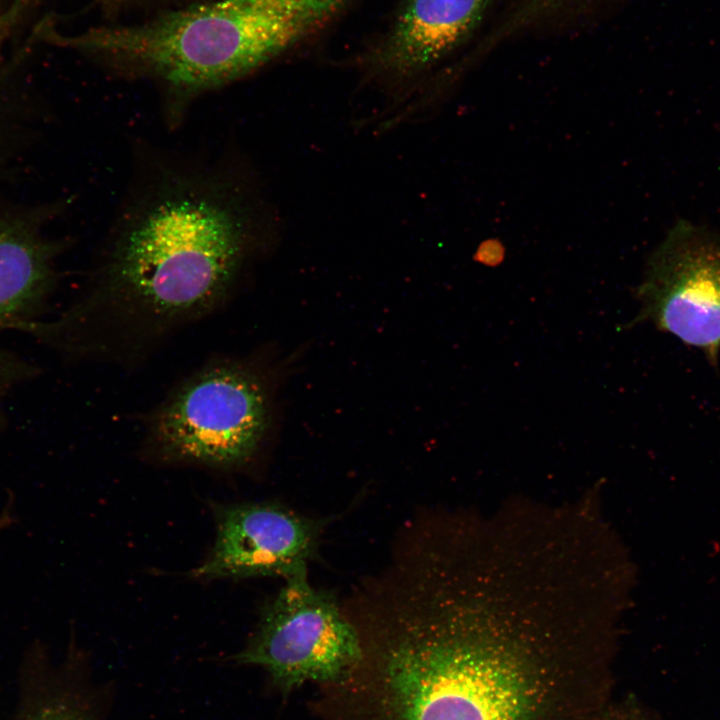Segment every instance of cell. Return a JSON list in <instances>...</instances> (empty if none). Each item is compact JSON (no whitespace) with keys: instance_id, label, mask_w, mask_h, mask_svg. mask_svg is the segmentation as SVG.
<instances>
[{"instance_id":"30bf717a","label":"cell","mask_w":720,"mask_h":720,"mask_svg":"<svg viewBox=\"0 0 720 720\" xmlns=\"http://www.w3.org/2000/svg\"><path fill=\"white\" fill-rule=\"evenodd\" d=\"M8 720H92L81 691L67 670L55 666L40 644L26 653Z\"/></svg>"},{"instance_id":"3957f363","label":"cell","mask_w":720,"mask_h":720,"mask_svg":"<svg viewBox=\"0 0 720 720\" xmlns=\"http://www.w3.org/2000/svg\"><path fill=\"white\" fill-rule=\"evenodd\" d=\"M350 0H219L67 38L135 64L182 93L236 80L321 30Z\"/></svg>"},{"instance_id":"6da1fadb","label":"cell","mask_w":720,"mask_h":720,"mask_svg":"<svg viewBox=\"0 0 720 720\" xmlns=\"http://www.w3.org/2000/svg\"><path fill=\"white\" fill-rule=\"evenodd\" d=\"M223 184L174 183L139 208L35 339L72 360L132 368L222 309L267 242L263 210Z\"/></svg>"},{"instance_id":"9c48e42d","label":"cell","mask_w":720,"mask_h":720,"mask_svg":"<svg viewBox=\"0 0 720 720\" xmlns=\"http://www.w3.org/2000/svg\"><path fill=\"white\" fill-rule=\"evenodd\" d=\"M52 248L0 220V331L23 332L45 317L56 284Z\"/></svg>"},{"instance_id":"52a82bcc","label":"cell","mask_w":720,"mask_h":720,"mask_svg":"<svg viewBox=\"0 0 720 720\" xmlns=\"http://www.w3.org/2000/svg\"><path fill=\"white\" fill-rule=\"evenodd\" d=\"M631 322H652L717 363L720 353V233L680 220L652 254Z\"/></svg>"},{"instance_id":"5b68a950","label":"cell","mask_w":720,"mask_h":720,"mask_svg":"<svg viewBox=\"0 0 720 720\" xmlns=\"http://www.w3.org/2000/svg\"><path fill=\"white\" fill-rule=\"evenodd\" d=\"M488 2L405 0L358 62L361 80L382 96L362 126L383 132L424 119L432 72L474 31Z\"/></svg>"},{"instance_id":"7a4b0ae2","label":"cell","mask_w":720,"mask_h":720,"mask_svg":"<svg viewBox=\"0 0 720 720\" xmlns=\"http://www.w3.org/2000/svg\"><path fill=\"white\" fill-rule=\"evenodd\" d=\"M413 584L378 654L389 720H553L563 680L535 646L490 633L429 577Z\"/></svg>"},{"instance_id":"8992f818","label":"cell","mask_w":720,"mask_h":720,"mask_svg":"<svg viewBox=\"0 0 720 720\" xmlns=\"http://www.w3.org/2000/svg\"><path fill=\"white\" fill-rule=\"evenodd\" d=\"M364 651L359 631L333 596L313 587L303 571L285 579L235 659L264 668L277 686L289 691L308 682L347 680Z\"/></svg>"},{"instance_id":"8fae6325","label":"cell","mask_w":720,"mask_h":720,"mask_svg":"<svg viewBox=\"0 0 720 720\" xmlns=\"http://www.w3.org/2000/svg\"><path fill=\"white\" fill-rule=\"evenodd\" d=\"M38 373V367L30 361L0 345V425L3 423L4 404L8 396Z\"/></svg>"},{"instance_id":"277c9868","label":"cell","mask_w":720,"mask_h":720,"mask_svg":"<svg viewBox=\"0 0 720 720\" xmlns=\"http://www.w3.org/2000/svg\"><path fill=\"white\" fill-rule=\"evenodd\" d=\"M289 362L264 350L205 361L145 415L148 450L217 469L250 464L279 424Z\"/></svg>"},{"instance_id":"7c38bea8","label":"cell","mask_w":720,"mask_h":720,"mask_svg":"<svg viewBox=\"0 0 720 720\" xmlns=\"http://www.w3.org/2000/svg\"><path fill=\"white\" fill-rule=\"evenodd\" d=\"M27 0H15L14 4L12 5V9L15 11H19L21 6L25 4Z\"/></svg>"},{"instance_id":"ba28073f","label":"cell","mask_w":720,"mask_h":720,"mask_svg":"<svg viewBox=\"0 0 720 720\" xmlns=\"http://www.w3.org/2000/svg\"><path fill=\"white\" fill-rule=\"evenodd\" d=\"M321 522L282 506H220L213 548L193 575L200 579L282 576L307 571L317 553Z\"/></svg>"}]
</instances>
